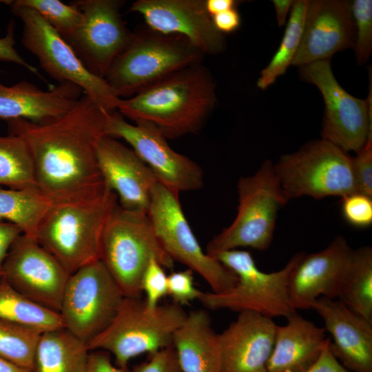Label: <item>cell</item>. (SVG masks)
<instances>
[{
	"label": "cell",
	"mask_w": 372,
	"mask_h": 372,
	"mask_svg": "<svg viewBox=\"0 0 372 372\" xmlns=\"http://www.w3.org/2000/svg\"><path fill=\"white\" fill-rule=\"evenodd\" d=\"M110 114L83 94L72 108L55 119L6 121L8 134L27 144L37 188L52 203L92 197L107 188L99 167L97 145L106 136Z\"/></svg>",
	"instance_id": "6da1fadb"
},
{
	"label": "cell",
	"mask_w": 372,
	"mask_h": 372,
	"mask_svg": "<svg viewBox=\"0 0 372 372\" xmlns=\"http://www.w3.org/2000/svg\"><path fill=\"white\" fill-rule=\"evenodd\" d=\"M217 102L216 84L201 63L178 70L128 99L118 112L132 121L155 125L167 139L196 134Z\"/></svg>",
	"instance_id": "7a4b0ae2"
},
{
	"label": "cell",
	"mask_w": 372,
	"mask_h": 372,
	"mask_svg": "<svg viewBox=\"0 0 372 372\" xmlns=\"http://www.w3.org/2000/svg\"><path fill=\"white\" fill-rule=\"evenodd\" d=\"M117 203L116 194L107 187L92 197L52 203L35 238L71 274L101 260L104 228Z\"/></svg>",
	"instance_id": "3957f363"
},
{
	"label": "cell",
	"mask_w": 372,
	"mask_h": 372,
	"mask_svg": "<svg viewBox=\"0 0 372 372\" xmlns=\"http://www.w3.org/2000/svg\"><path fill=\"white\" fill-rule=\"evenodd\" d=\"M204 56L182 36L142 27L132 32L104 79L118 97L128 99L178 70L201 63Z\"/></svg>",
	"instance_id": "277c9868"
},
{
	"label": "cell",
	"mask_w": 372,
	"mask_h": 372,
	"mask_svg": "<svg viewBox=\"0 0 372 372\" xmlns=\"http://www.w3.org/2000/svg\"><path fill=\"white\" fill-rule=\"evenodd\" d=\"M187 316L174 302L151 308L141 296L125 297L112 322L87 347L105 351L116 366L127 367L136 356L172 346L173 335Z\"/></svg>",
	"instance_id": "5b68a950"
},
{
	"label": "cell",
	"mask_w": 372,
	"mask_h": 372,
	"mask_svg": "<svg viewBox=\"0 0 372 372\" xmlns=\"http://www.w3.org/2000/svg\"><path fill=\"white\" fill-rule=\"evenodd\" d=\"M152 259L172 269L174 261L159 242L147 213L119 204L112 209L103 233L101 260L125 297H140L143 273Z\"/></svg>",
	"instance_id": "8992f818"
},
{
	"label": "cell",
	"mask_w": 372,
	"mask_h": 372,
	"mask_svg": "<svg viewBox=\"0 0 372 372\" xmlns=\"http://www.w3.org/2000/svg\"><path fill=\"white\" fill-rule=\"evenodd\" d=\"M237 188V215L229 227L207 244L206 253L210 256L239 247L260 251L268 249L273 240L278 211L289 201L273 163L269 160L254 174L241 177Z\"/></svg>",
	"instance_id": "52a82bcc"
},
{
	"label": "cell",
	"mask_w": 372,
	"mask_h": 372,
	"mask_svg": "<svg viewBox=\"0 0 372 372\" xmlns=\"http://www.w3.org/2000/svg\"><path fill=\"white\" fill-rule=\"evenodd\" d=\"M304 254L296 253L282 269L271 273L258 269L249 251L232 249L216 254L211 257L233 271L238 282L225 292H203L198 300L211 310L251 311L271 318H287L296 311L289 300V274Z\"/></svg>",
	"instance_id": "ba28073f"
},
{
	"label": "cell",
	"mask_w": 372,
	"mask_h": 372,
	"mask_svg": "<svg viewBox=\"0 0 372 372\" xmlns=\"http://www.w3.org/2000/svg\"><path fill=\"white\" fill-rule=\"evenodd\" d=\"M273 165L289 200L301 196L343 198L358 192L352 157L322 138L282 156Z\"/></svg>",
	"instance_id": "9c48e42d"
},
{
	"label": "cell",
	"mask_w": 372,
	"mask_h": 372,
	"mask_svg": "<svg viewBox=\"0 0 372 372\" xmlns=\"http://www.w3.org/2000/svg\"><path fill=\"white\" fill-rule=\"evenodd\" d=\"M12 11L23 23L21 43L43 70L59 83L80 87L105 110H117L121 100L103 78L89 71L69 43L35 10L12 1Z\"/></svg>",
	"instance_id": "30bf717a"
},
{
	"label": "cell",
	"mask_w": 372,
	"mask_h": 372,
	"mask_svg": "<svg viewBox=\"0 0 372 372\" xmlns=\"http://www.w3.org/2000/svg\"><path fill=\"white\" fill-rule=\"evenodd\" d=\"M179 194L158 181L152 194L147 215L167 254L198 273L214 293H223L238 282L237 276L204 252L183 211Z\"/></svg>",
	"instance_id": "8fae6325"
},
{
	"label": "cell",
	"mask_w": 372,
	"mask_h": 372,
	"mask_svg": "<svg viewBox=\"0 0 372 372\" xmlns=\"http://www.w3.org/2000/svg\"><path fill=\"white\" fill-rule=\"evenodd\" d=\"M125 297L101 260L79 268L64 289L59 311L64 328L87 344L110 324Z\"/></svg>",
	"instance_id": "7c38bea8"
},
{
	"label": "cell",
	"mask_w": 372,
	"mask_h": 372,
	"mask_svg": "<svg viewBox=\"0 0 372 372\" xmlns=\"http://www.w3.org/2000/svg\"><path fill=\"white\" fill-rule=\"evenodd\" d=\"M301 79L316 85L324 103L322 138L357 153L372 134L371 88L366 99L349 94L335 78L330 59L299 67Z\"/></svg>",
	"instance_id": "4fadbf2b"
},
{
	"label": "cell",
	"mask_w": 372,
	"mask_h": 372,
	"mask_svg": "<svg viewBox=\"0 0 372 372\" xmlns=\"http://www.w3.org/2000/svg\"><path fill=\"white\" fill-rule=\"evenodd\" d=\"M105 135L125 141L149 167L158 181L171 191L198 190L204 185L202 168L189 158L173 150L163 133L146 121L127 122L118 112H110Z\"/></svg>",
	"instance_id": "5bb4252c"
},
{
	"label": "cell",
	"mask_w": 372,
	"mask_h": 372,
	"mask_svg": "<svg viewBox=\"0 0 372 372\" xmlns=\"http://www.w3.org/2000/svg\"><path fill=\"white\" fill-rule=\"evenodd\" d=\"M74 3L83 13L84 21L65 40L89 71L104 79L132 36L121 14L125 1L79 0Z\"/></svg>",
	"instance_id": "9a60e30c"
},
{
	"label": "cell",
	"mask_w": 372,
	"mask_h": 372,
	"mask_svg": "<svg viewBox=\"0 0 372 372\" xmlns=\"http://www.w3.org/2000/svg\"><path fill=\"white\" fill-rule=\"evenodd\" d=\"M70 275L36 238L22 234L10 247L2 280L34 302L59 313Z\"/></svg>",
	"instance_id": "2e32d148"
},
{
	"label": "cell",
	"mask_w": 372,
	"mask_h": 372,
	"mask_svg": "<svg viewBox=\"0 0 372 372\" xmlns=\"http://www.w3.org/2000/svg\"><path fill=\"white\" fill-rule=\"evenodd\" d=\"M130 11L140 14L150 29L187 39L204 54H217L226 47L214 26L205 0H137Z\"/></svg>",
	"instance_id": "e0dca14e"
},
{
	"label": "cell",
	"mask_w": 372,
	"mask_h": 372,
	"mask_svg": "<svg viewBox=\"0 0 372 372\" xmlns=\"http://www.w3.org/2000/svg\"><path fill=\"white\" fill-rule=\"evenodd\" d=\"M353 255V249L342 236H336L320 251L304 254L289 274L291 307L296 311L308 309L320 297L338 298Z\"/></svg>",
	"instance_id": "ac0fdd59"
},
{
	"label": "cell",
	"mask_w": 372,
	"mask_h": 372,
	"mask_svg": "<svg viewBox=\"0 0 372 372\" xmlns=\"http://www.w3.org/2000/svg\"><path fill=\"white\" fill-rule=\"evenodd\" d=\"M355 44L351 2L309 0L300 46L291 65L330 59Z\"/></svg>",
	"instance_id": "d6986e66"
},
{
	"label": "cell",
	"mask_w": 372,
	"mask_h": 372,
	"mask_svg": "<svg viewBox=\"0 0 372 372\" xmlns=\"http://www.w3.org/2000/svg\"><path fill=\"white\" fill-rule=\"evenodd\" d=\"M97 158L102 178L116 194L119 205L147 213L158 180L134 151L115 138L104 136L97 145Z\"/></svg>",
	"instance_id": "ffe728a7"
},
{
	"label": "cell",
	"mask_w": 372,
	"mask_h": 372,
	"mask_svg": "<svg viewBox=\"0 0 372 372\" xmlns=\"http://www.w3.org/2000/svg\"><path fill=\"white\" fill-rule=\"evenodd\" d=\"M331 335L329 348L349 371L372 372V322L340 300L320 297L311 304Z\"/></svg>",
	"instance_id": "44dd1931"
},
{
	"label": "cell",
	"mask_w": 372,
	"mask_h": 372,
	"mask_svg": "<svg viewBox=\"0 0 372 372\" xmlns=\"http://www.w3.org/2000/svg\"><path fill=\"white\" fill-rule=\"evenodd\" d=\"M276 324L271 318L245 311L219 335L223 372H268Z\"/></svg>",
	"instance_id": "7402d4cb"
},
{
	"label": "cell",
	"mask_w": 372,
	"mask_h": 372,
	"mask_svg": "<svg viewBox=\"0 0 372 372\" xmlns=\"http://www.w3.org/2000/svg\"><path fill=\"white\" fill-rule=\"evenodd\" d=\"M83 94L70 83H59L45 90L25 81L10 86L0 82V119L49 121L68 112Z\"/></svg>",
	"instance_id": "603a6c76"
},
{
	"label": "cell",
	"mask_w": 372,
	"mask_h": 372,
	"mask_svg": "<svg viewBox=\"0 0 372 372\" xmlns=\"http://www.w3.org/2000/svg\"><path fill=\"white\" fill-rule=\"evenodd\" d=\"M284 326L276 325L272 351L267 362L268 372H301L321 354L329 338L295 311Z\"/></svg>",
	"instance_id": "cb8c5ba5"
},
{
	"label": "cell",
	"mask_w": 372,
	"mask_h": 372,
	"mask_svg": "<svg viewBox=\"0 0 372 372\" xmlns=\"http://www.w3.org/2000/svg\"><path fill=\"white\" fill-rule=\"evenodd\" d=\"M182 372H223L219 335L203 309L187 313L172 339Z\"/></svg>",
	"instance_id": "d4e9b609"
},
{
	"label": "cell",
	"mask_w": 372,
	"mask_h": 372,
	"mask_svg": "<svg viewBox=\"0 0 372 372\" xmlns=\"http://www.w3.org/2000/svg\"><path fill=\"white\" fill-rule=\"evenodd\" d=\"M90 351L85 342L64 327L43 332L33 372H85Z\"/></svg>",
	"instance_id": "484cf974"
},
{
	"label": "cell",
	"mask_w": 372,
	"mask_h": 372,
	"mask_svg": "<svg viewBox=\"0 0 372 372\" xmlns=\"http://www.w3.org/2000/svg\"><path fill=\"white\" fill-rule=\"evenodd\" d=\"M52 203L37 189H14L0 186V220L17 225L35 238L37 227Z\"/></svg>",
	"instance_id": "4316f807"
},
{
	"label": "cell",
	"mask_w": 372,
	"mask_h": 372,
	"mask_svg": "<svg viewBox=\"0 0 372 372\" xmlns=\"http://www.w3.org/2000/svg\"><path fill=\"white\" fill-rule=\"evenodd\" d=\"M0 319L41 333L64 327L59 313L34 302L3 280L0 282Z\"/></svg>",
	"instance_id": "83f0119b"
},
{
	"label": "cell",
	"mask_w": 372,
	"mask_h": 372,
	"mask_svg": "<svg viewBox=\"0 0 372 372\" xmlns=\"http://www.w3.org/2000/svg\"><path fill=\"white\" fill-rule=\"evenodd\" d=\"M339 300L372 322V248L353 250L349 270L341 287Z\"/></svg>",
	"instance_id": "f1b7e54d"
},
{
	"label": "cell",
	"mask_w": 372,
	"mask_h": 372,
	"mask_svg": "<svg viewBox=\"0 0 372 372\" xmlns=\"http://www.w3.org/2000/svg\"><path fill=\"white\" fill-rule=\"evenodd\" d=\"M309 1H294L280 44L269 64L260 72L257 81L258 88L269 87L291 65L300 44Z\"/></svg>",
	"instance_id": "f546056e"
},
{
	"label": "cell",
	"mask_w": 372,
	"mask_h": 372,
	"mask_svg": "<svg viewBox=\"0 0 372 372\" xmlns=\"http://www.w3.org/2000/svg\"><path fill=\"white\" fill-rule=\"evenodd\" d=\"M0 186L14 189L37 188L31 154L19 136H0Z\"/></svg>",
	"instance_id": "4dcf8cb0"
},
{
	"label": "cell",
	"mask_w": 372,
	"mask_h": 372,
	"mask_svg": "<svg viewBox=\"0 0 372 372\" xmlns=\"http://www.w3.org/2000/svg\"><path fill=\"white\" fill-rule=\"evenodd\" d=\"M41 334L35 329L0 319V358L33 371Z\"/></svg>",
	"instance_id": "1f68e13d"
},
{
	"label": "cell",
	"mask_w": 372,
	"mask_h": 372,
	"mask_svg": "<svg viewBox=\"0 0 372 372\" xmlns=\"http://www.w3.org/2000/svg\"><path fill=\"white\" fill-rule=\"evenodd\" d=\"M19 4L33 9L64 39L84 21L83 13L74 3L66 4L59 0H17Z\"/></svg>",
	"instance_id": "d6a6232c"
},
{
	"label": "cell",
	"mask_w": 372,
	"mask_h": 372,
	"mask_svg": "<svg viewBox=\"0 0 372 372\" xmlns=\"http://www.w3.org/2000/svg\"><path fill=\"white\" fill-rule=\"evenodd\" d=\"M354 22L353 50L359 65L364 64L372 52V1L355 0L351 2Z\"/></svg>",
	"instance_id": "836d02e7"
},
{
	"label": "cell",
	"mask_w": 372,
	"mask_h": 372,
	"mask_svg": "<svg viewBox=\"0 0 372 372\" xmlns=\"http://www.w3.org/2000/svg\"><path fill=\"white\" fill-rule=\"evenodd\" d=\"M141 289L145 294L147 304L154 308L160 300L167 295V276L164 267L155 259L146 267L141 281Z\"/></svg>",
	"instance_id": "e575fe53"
},
{
	"label": "cell",
	"mask_w": 372,
	"mask_h": 372,
	"mask_svg": "<svg viewBox=\"0 0 372 372\" xmlns=\"http://www.w3.org/2000/svg\"><path fill=\"white\" fill-rule=\"evenodd\" d=\"M342 199V213L347 223L358 228L372 224V197L358 192Z\"/></svg>",
	"instance_id": "d590c367"
},
{
	"label": "cell",
	"mask_w": 372,
	"mask_h": 372,
	"mask_svg": "<svg viewBox=\"0 0 372 372\" xmlns=\"http://www.w3.org/2000/svg\"><path fill=\"white\" fill-rule=\"evenodd\" d=\"M193 272L187 269L167 276V295L172 298L174 303L186 305L201 296L203 291L195 287Z\"/></svg>",
	"instance_id": "8d00e7d4"
},
{
	"label": "cell",
	"mask_w": 372,
	"mask_h": 372,
	"mask_svg": "<svg viewBox=\"0 0 372 372\" xmlns=\"http://www.w3.org/2000/svg\"><path fill=\"white\" fill-rule=\"evenodd\" d=\"M355 154L352 161L358 192L372 197V134Z\"/></svg>",
	"instance_id": "74e56055"
},
{
	"label": "cell",
	"mask_w": 372,
	"mask_h": 372,
	"mask_svg": "<svg viewBox=\"0 0 372 372\" xmlns=\"http://www.w3.org/2000/svg\"><path fill=\"white\" fill-rule=\"evenodd\" d=\"M130 372H182L172 346L148 354L146 361L135 365Z\"/></svg>",
	"instance_id": "f35d334b"
},
{
	"label": "cell",
	"mask_w": 372,
	"mask_h": 372,
	"mask_svg": "<svg viewBox=\"0 0 372 372\" xmlns=\"http://www.w3.org/2000/svg\"><path fill=\"white\" fill-rule=\"evenodd\" d=\"M0 60L21 65L45 81L37 68L26 61L16 50L13 21L10 22L6 35L0 37Z\"/></svg>",
	"instance_id": "ab89813d"
},
{
	"label": "cell",
	"mask_w": 372,
	"mask_h": 372,
	"mask_svg": "<svg viewBox=\"0 0 372 372\" xmlns=\"http://www.w3.org/2000/svg\"><path fill=\"white\" fill-rule=\"evenodd\" d=\"M85 372H130L128 367H120L112 362L111 354L103 350L90 351Z\"/></svg>",
	"instance_id": "60d3db41"
},
{
	"label": "cell",
	"mask_w": 372,
	"mask_h": 372,
	"mask_svg": "<svg viewBox=\"0 0 372 372\" xmlns=\"http://www.w3.org/2000/svg\"><path fill=\"white\" fill-rule=\"evenodd\" d=\"M330 341L329 338L318 358L301 372H351L333 355L329 348Z\"/></svg>",
	"instance_id": "b9f144b4"
},
{
	"label": "cell",
	"mask_w": 372,
	"mask_h": 372,
	"mask_svg": "<svg viewBox=\"0 0 372 372\" xmlns=\"http://www.w3.org/2000/svg\"><path fill=\"white\" fill-rule=\"evenodd\" d=\"M21 234L22 231L17 225L0 220V282L3 278V264L10 247Z\"/></svg>",
	"instance_id": "7bdbcfd3"
},
{
	"label": "cell",
	"mask_w": 372,
	"mask_h": 372,
	"mask_svg": "<svg viewBox=\"0 0 372 372\" xmlns=\"http://www.w3.org/2000/svg\"><path fill=\"white\" fill-rule=\"evenodd\" d=\"M236 8L211 17L214 26L220 33L224 34L235 32L240 26L241 17Z\"/></svg>",
	"instance_id": "ee69618b"
},
{
	"label": "cell",
	"mask_w": 372,
	"mask_h": 372,
	"mask_svg": "<svg viewBox=\"0 0 372 372\" xmlns=\"http://www.w3.org/2000/svg\"><path fill=\"white\" fill-rule=\"evenodd\" d=\"M240 1L236 0H205V7L211 17L236 8Z\"/></svg>",
	"instance_id": "f6af8a7d"
},
{
	"label": "cell",
	"mask_w": 372,
	"mask_h": 372,
	"mask_svg": "<svg viewBox=\"0 0 372 372\" xmlns=\"http://www.w3.org/2000/svg\"><path fill=\"white\" fill-rule=\"evenodd\" d=\"M293 0H273L278 25L283 26L287 23V16L294 3Z\"/></svg>",
	"instance_id": "bcb514c9"
},
{
	"label": "cell",
	"mask_w": 372,
	"mask_h": 372,
	"mask_svg": "<svg viewBox=\"0 0 372 372\" xmlns=\"http://www.w3.org/2000/svg\"><path fill=\"white\" fill-rule=\"evenodd\" d=\"M0 372H33V371L0 358Z\"/></svg>",
	"instance_id": "7dc6e473"
},
{
	"label": "cell",
	"mask_w": 372,
	"mask_h": 372,
	"mask_svg": "<svg viewBox=\"0 0 372 372\" xmlns=\"http://www.w3.org/2000/svg\"><path fill=\"white\" fill-rule=\"evenodd\" d=\"M11 2H12V1H1V0H0V3H6L10 4Z\"/></svg>",
	"instance_id": "c3c4849f"
}]
</instances>
